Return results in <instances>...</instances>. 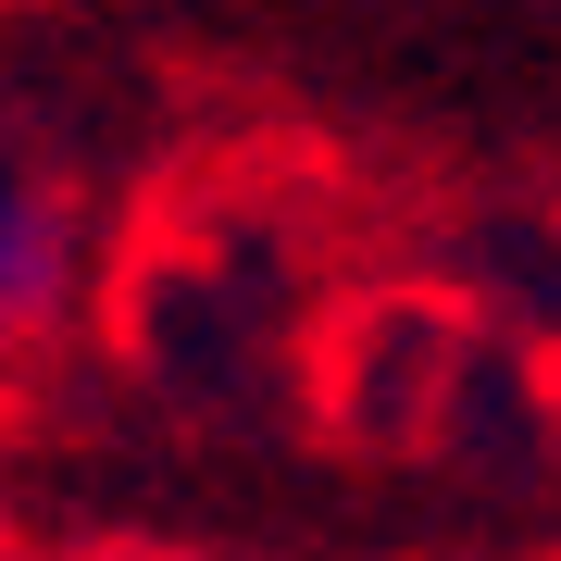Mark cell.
<instances>
[{
  "label": "cell",
  "instance_id": "1",
  "mask_svg": "<svg viewBox=\"0 0 561 561\" xmlns=\"http://www.w3.org/2000/svg\"><path fill=\"white\" fill-rule=\"evenodd\" d=\"M76 201L38 175L25 150H0V350L38 337V324L76 300Z\"/></svg>",
  "mask_w": 561,
  "mask_h": 561
},
{
  "label": "cell",
  "instance_id": "2",
  "mask_svg": "<svg viewBox=\"0 0 561 561\" xmlns=\"http://www.w3.org/2000/svg\"><path fill=\"white\" fill-rule=\"evenodd\" d=\"M113 561H175V549H113Z\"/></svg>",
  "mask_w": 561,
  "mask_h": 561
}]
</instances>
